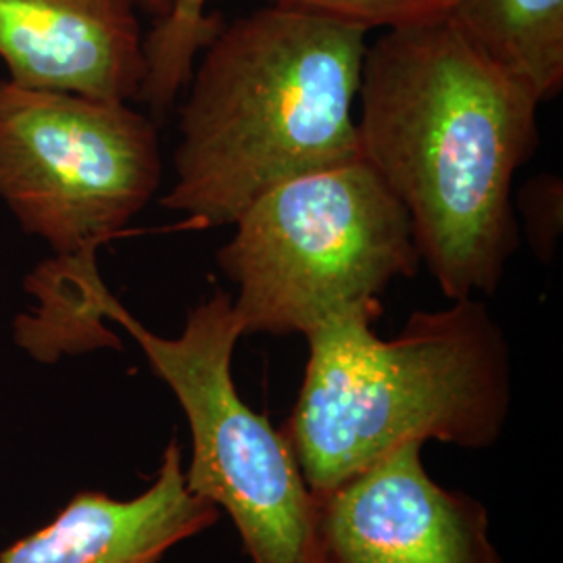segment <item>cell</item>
<instances>
[{"label": "cell", "instance_id": "7c38bea8", "mask_svg": "<svg viewBox=\"0 0 563 563\" xmlns=\"http://www.w3.org/2000/svg\"><path fill=\"white\" fill-rule=\"evenodd\" d=\"M207 0H169L157 25L142 38L144 78L136 99L162 115L184 84L192 78L195 57L222 34L220 13H207Z\"/></svg>", "mask_w": 563, "mask_h": 563}, {"label": "cell", "instance_id": "6da1fadb", "mask_svg": "<svg viewBox=\"0 0 563 563\" xmlns=\"http://www.w3.org/2000/svg\"><path fill=\"white\" fill-rule=\"evenodd\" d=\"M357 99L362 159L401 202L444 297L495 295L520 242L511 186L539 146L541 102L446 18L367 46Z\"/></svg>", "mask_w": 563, "mask_h": 563}, {"label": "cell", "instance_id": "30bf717a", "mask_svg": "<svg viewBox=\"0 0 563 563\" xmlns=\"http://www.w3.org/2000/svg\"><path fill=\"white\" fill-rule=\"evenodd\" d=\"M446 20L539 102L563 86V0H457Z\"/></svg>", "mask_w": 563, "mask_h": 563}, {"label": "cell", "instance_id": "5b68a950", "mask_svg": "<svg viewBox=\"0 0 563 563\" xmlns=\"http://www.w3.org/2000/svg\"><path fill=\"white\" fill-rule=\"evenodd\" d=\"M102 316L141 346L180 402L190 430L188 488L225 514L251 563H332L320 537V501L280 428L242 399L232 360L244 336L232 295L195 305L178 336L139 322L104 288Z\"/></svg>", "mask_w": 563, "mask_h": 563}, {"label": "cell", "instance_id": "8992f818", "mask_svg": "<svg viewBox=\"0 0 563 563\" xmlns=\"http://www.w3.org/2000/svg\"><path fill=\"white\" fill-rule=\"evenodd\" d=\"M162 172L157 125L128 102L0 81V201L55 255L115 239Z\"/></svg>", "mask_w": 563, "mask_h": 563}, {"label": "cell", "instance_id": "7a4b0ae2", "mask_svg": "<svg viewBox=\"0 0 563 563\" xmlns=\"http://www.w3.org/2000/svg\"><path fill=\"white\" fill-rule=\"evenodd\" d=\"M365 38L362 25L284 4L225 25L190 78L163 207L232 225L284 181L362 159Z\"/></svg>", "mask_w": 563, "mask_h": 563}, {"label": "cell", "instance_id": "3957f363", "mask_svg": "<svg viewBox=\"0 0 563 563\" xmlns=\"http://www.w3.org/2000/svg\"><path fill=\"white\" fill-rule=\"evenodd\" d=\"M380 302L311 328L295 407L282 426L320 497L405 443L490 449L511 409L504 328L478 299L413 311L395 339L374 322Z\"/></svg>", "mask_w": 563, "mask_h": 563}, {"label": "cell", "instance_id": "277c9868", "mask_svg": "<svg viewBox=\"0 0 563 563\" xmlns=\"http://www.w3.org/2000/svg\"><path fill=\"white\" fill-rule=\"evenodd\" d=\"M232 225L218 265L236 286L244 336H305L342 311L380 302L390 282L422 265L401 202L363 159L284 181Z\"/></svg>", "mask_w": 563, "mask_h": 563}, {"label": "cell", "instance_id": "52a82bcc", "mask_svg": "<svg viewBox=\"0 0 563 563\" xmlns=\"http://www.w3.org/2000/svg\"><path fill=\"white\" fill-rule=\"evenodd\" d=\"M405 443L320 495V537L332 563H504L476 497L444 488Z\"/></svg>", "mask_w": 563, "mask_h": 563}, {"label": "cell", "instance_id": "5bb4252c", "mask_svg": "<svg viewBox=\"0 0 563 563\" xmlns=\"http://www.w3.org/2000/svg\"><path fill=\"white\" fill-rule=\"evenodd\" d=\"M520 211L534 255L541 262H549L562 234V178L553 174H543L539 178L526 181L520 192Z\"/></svg>", "mask_w": 563, "mask_h": 563}, {"label": "cell", "instance_id": "9a60e30c", "mask_svg": "<svg viewBox=\"0 0 563 563\" xmlns=\"http://www.w3.org/2000/svg\"><path fill=\"white\" fill-rule=\"evenodd\" d=\"M136 2L142 9L153 11L157 15H162L163 11H167V7H169V0H136Z\"/></svg>", "mask_w": 563, "mask_h": 563}, {"label": "cell", "instance_id": "4fadbf2b", "mask_svg": "<svg viewBox=\"0 0 563 563\" xmlns=\"http://www.w3.org/2000/svg\"><path fill=\"white\" fill-rule=\"evenodd\" d=\"M323 18L372 27H402L423 21L443 20L457 0H269Z\"/></svg>", "mask_w": 563, "mask_h": 563}, {"label": "cell", "instance_id": "ba28073f", "mask_svg": "<svg viewBox=\"0 0 563 563\" xmlns=\"http://www.w3.org/2000/svg\"><path fill=\"white\" fill-rule=\"evenodd\" d=\"M136 0H0V59L13 84L102 101L144 78Z\"/></svg>", "mask_w": 563, "mask_h": 563}, {"label": "cell", "instance_id": "8fae6325", "mask_svg": "<svg viewBox=\"0 0 563 563\" xmlns=\"http://www.w3.org/2000/svg\"><path fill=\"white\" fill-rule=\"evenodd\" d=\"M97 249L55 255L27 278L36 299L32 316L15 323V341L38 362H57L63 355L120 349V336L102 316L107 284L97 267Z\"/></svg>", "mask_w": 563, "mask_h": 563}, {"label": "cell", "instance_id": "9c48e42d", "mask_svg": "<svg viewBox=\"0 0 563 563\" xmlns=\"http://www.w3.org/2000/svg\"><path fill=\"white\" fill-rule=\"evenodd\" d=\"M216 505L195 495L174 437L151 484L130 499L80 490L38 530L9 544L0 563H162L169 551L220 520Z\"/></svg>", "mask_w": 563, "mask_h": 563}]
</instances>
